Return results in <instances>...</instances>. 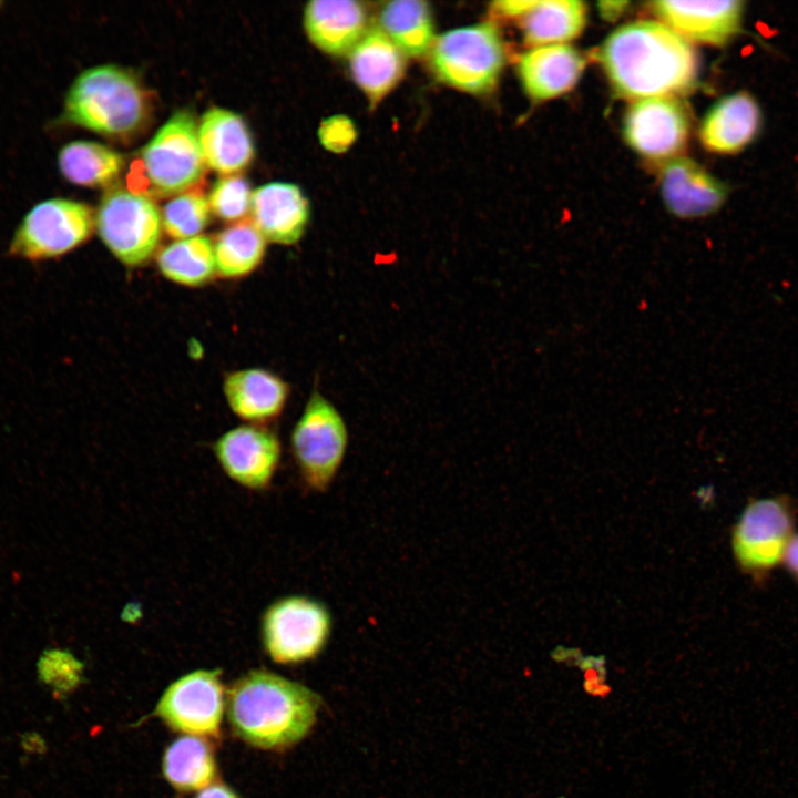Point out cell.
Masks as SVG:
<instances>
[{
	"instance_id": "13",
	"label": "cell",
	"mask_w": 798,
	"mask_h": 798,
	"mask_svg": "<svg viewBox=\"0 0 798 798\" xmlns=\"http://www.w3.org/2000/svg\"><path fill=\"white\" fill-rule=\"evenodd\" d=\"M214 453L225 473L249 489L269 485L280 459V442L264 426L242 424L223 433L214 444Z\"/></svg>"
},
{
	"instance_id": "30",
	"label": "cell",
	"mask_w": 798,
	"mask_h": 798,
	"mask_svg": "<svg viewBox=\"0 0 798 798\" xmlns=\"http://www.w3.org/2000/svg\"><path fill=\"white\" fill-rule=\"evenodd\" d=\"M35 669L38 681L48 687L55 698H64L83 681V664L68 649L50 647L42 651Z\"/></svg>"
},
{
	"instance_id": "3",
	"label": "cell",
	"mask_w": 798,
	"mask_h": 798,
	"mask_svg": "<svg viewBox=\"0 0 798 798\" xmlns=\"http://www.w3.org/2000/svg\"><path fill=\"white\" fill-rule=\"evenodd\" d=\"M149 114V101L139 81L113 64L95 65L71 83L57 124L108 136L137 131Z\"/></svg>"
},
{
	"instance_id": "29",
	"label": "cell",
	"mask_w": 798,
	"mask_h": 798,
	"mask_svg": "<svg viewBox=\"0 0 798 798\" xmlns=\"http://www.w3.org/2000/svg\"><path fill=\"white\" fill-rule=\"evenodd\" d=\"M208 198L200 191H188L172 198L162 212V226L174 239L201 235L211 219Z\"/></svg>"
},
{
	"instance_id": "31",
	"label": "cell",
	"mask_w": 798,
	"mask_h": 798,
	"mask_svg": "<svg viewBox=\"0 0 798 798\" xmlns=\"http://www.w3.org/2000/svg\"><path fill=\"white\" fill-rule=\"evenodd\" d=\"M249 182L241 175L218 178L209 193L211 211L221 219L234 222L243 218L250 209Z\"/></svg>"
},
{
	"instance_id": "2",
	"label": "cell",
	"mask_w": 798,
	"mask_h": 798,
	"mask_svg": "<svg viewBox=\"0 0 798 798\" xmlns=\"http://www.w3.org/2000/svg\"><path fill=\"white\" fill-rule=\"evenodd\" d=\"M319 696L308 687L267 671L237 679L227 694L235 734L264 749H283L303 739L316 722Z\"/></svg>"
},
{
	"instance_id": "10",
	"label": "cell",
	"mask_w": 798,
	"mask_h": 798,
	"mask_svg": "<svg viewBox=\"0 0 798 798\" xmlns=\"http://www.w3.org/2000/svg\"><path fill=\"white\" fill-rule=\"evenodd\" d=\"M794 529L795 510L788 498L749 501L732 532V549L738 566L755 579L768 575L784 561Z\"/></svg>"
},
{
	"instance_id": "4",
	"label": "cell",
	"mask_w": 798,
	"mask_h": 798,
	"mask_svg": "<svg viewBox=\"0 0 798 798\" xmlns=\"http://www.w3.org/2000/svg\"><path fill=\"white\" fill-rule=\"evenodd\" d=\"M206 164L198 142V125L187 111L175 112L142 149L132 170L136 193L170 196L196 184Z\"/></svg>"
},
{
	"instance_id": "38",
	"label": "cell",
	"mask_w": 798,
	"mask_h": 798,
	"mask_svg": "<svg viewBox=\"0 0 798 798\" xmlns=\"http://www.w3.org/2000/svg\"><path fill=\"white\" fill-rule=\"evenodd\" d=\"M611 693V687L606 684H598L590 695L595 697H606Z\"/></svg>"
},
{
	"instance_id": "37",
	"label": "cell",
	"mask_w": 798,
	"mask_h": 798,
	"mask_svg": "<svg viewBox=\"0 0 798 798\" xmlns=\"http://www.w3.org/2000/svg\"><path fill=\"white\" fill-rule=\"evenodd\" d=\"M196 798H238L233 790L224 785H213L201 790Z\"/></svg>"
},
{
	"instance_id": "34",
	"label": "cell",
	"mask_w": 798,
	"mask_h": 798,
	"mask_svg": "<svg viewBox=\"0 0 798 798\" xmlns=\"http://www.w3.org/2000/svg\"><path fill=\"white\" fill-rule=\"evenodd\" d=\"M536 0H503L493 2V10L502 17L521 18Z\"/></svg>"
},
{
	"instance_id": "20",
	"label": "cell",
	"mask_w": 798,
	"mask_h": 798,
	"mask_svg": "<svg viewBox=\"0 0 798 798\" xmlns=\"http://www.w3.org/2000/svg\"><path fill=\"white\" fill-rule=\"evenodd\" d=\"M584 66L581 52L563 43L525 52L519 59L518 73L526 94L535 101H544L570 91Z\"/></svg>"
},
{
	"instance_id": "6",
	"label": "cell",
	"mask_w": 798,
	"mask_h": 798,
	"mask_svg": "<svg viewBox=\"0 0 798 798\" xmlns=\"http://www.w3.org/2000/svg\"><path fill=\"white\" fill-rule=\"evenodd\" d=\"M436 75L448 85L474 94L492 90L504 64V49L491 23L444 32L431 47Z\"/></svg>"
},
{
	"instance_id": "18",
	"label": "cell",
	"mask_w": 798,
	"mask_h": 798,
	"mask_svg": "<svg viewBox=\"0 0 798 798\" xmlns=\"http://www.w3.org/2000/svg\"><path fill=\"white\" fill-rule=\"evenodd\" d=\"M289 391L283 378L257 367L232 371L223 381V395L231 411L249 424L263 426L278 418Z\"/></svg>"
},
{
	"instance_id": "35",
	"label": "cell",
	"mask_w": 798,
	"mask_h": 798,
	"mask_svg": "<svg viewBox=\"0 0 798 798\" xmlns=\"http://www.w3.org/2000/svg\"><path fill=\"white\" fill-rule=\"evenodd\" d=\"M630 3L627 1H602L598 2V11L601 16L608 20H616Z\"/></svg>"
},
{
	"instance_id": "7",
	"label": "cell",
	"mask_w": 798,
	"mask_h": 798,
	"mask_svg": "<svg viewBox=\"0 0 798 798\" xmlns=\"http://www.w3.org/2000/svg\"><path fill=\"white\" fill-rule=\"evenodd\" d=\"M295 463L304 484L311 491L330 488L348 447L347 426L336 407L313 391L290 436Z\"/></svg>"
},
{
	"instance_id": "8",
	"label": "cell",
	"mask_w": 798,
	"mask_h": 798,
	"mask_svg": "<svg viewBox=\"0 0 798 798\" xmlns=\"http://www.w3.org/2000/svg\"><path fill=\"white\" fill-rule=\"evenodd\" d=\"M98 234L124 266L144 265L156 252L162 235V214L146 195L113 188L100 201L95 215Z\"/></svg>"
},
{
	"instance_id": "26",
	"label": "cell",
	"mask_w": 798,
	"mask_h": 798,
	"mask_svg": "<svg viewBox=\"0 0 798 798\" xmlns=\"http://www.w3.org/2000/svg\"><path fill=\"white\" fill-rule=\"evenodd\" d=\"M381 30L411 57L428 52L434 42V27L429 4L421 0L388 2L379 16Z\"/></svg>"
},
{
	"instance_id": "23",
	"label": "cell",
	"mask_w": 798,
	"mask_h": 798,
	"mask_svg": "<svg viewBox=\"0 0 798 798\" xmlns=\"http://www.w3.org/2000/svg\"><path fill=\"white\" fill-rule=\"evenodd\" d=\"M586 23V7L580 0H545L520 18L524 41L533 48L563 44L576 38Z\"/></svg>"
},
{
	"instance_id": "19",
	"label": "cell",
	"mask_w": 798,
	"mask_h": 798,
	"mask_svg": "<svg viewBox=\"0 0 798 798\" xmlns=\"http://www.w3.org/2000/svg\"><path fill=\"white\" fill-rule=\"evenodd\" d=\"M198 142L206 166L224 175L244 170L254 158V143L237 113L211 108L198 124Z\"/></svg>"
},
{
	"instance_id": "17",
	"label": "cell",
	"mask_w": 798,
	"mask_h": 798,
	"mask_svg": "<svg viewBox=\"0 0 798 798\" xmlns=\"http://www.w3.org/2000/svg\"><path fill=\"white\" fill-rule=\"evenodd\" d=\"M249 213L266 241L291 245L305 233L309 205L297 185L273 182L253 191Z\"/></svg>"
},
{
	"instance_id": "40",
	"label": "cell",
	"mask_w": 798,
	"mask_h": 798,
	"mask_svg": "<svg viewBox=\"0 0 798 798\" xmlns=\"http://www.w3.org/2000/svg\"><path fill=\"white\" fill-rule=\"evenodd\" d=\"M1 4V3H0Z\"/></svg>"
},
{
	"instance_id": "33",
	"label": "cell",
	"mask_w": 798,
	"mask_h": 798,
	"mask_svg": "<svg viewBox=\"0 0 798 798\" xmlns=\"http://www.w3.org/2000/svg\"><path fill=\"white\" fill-rule=\"evenodd\" d=\"M19 746L30 757H43L49 748L45 737L37 730L23 732L19 737Z\"/></svg>"
},
{
	"instance_id": "24",
	"label": "cell",
	"mask_w": 798,
	"mask_h": 798,
	"mask_svg": "<svg viewBox=\"0 0 798 798\" xmlns=\"http://www.w3.org/2000/svg\"><path fill=\"white\" fill-rule=\"evenodd\" d=\"M61 176L83 187H102L113 183L124 166L123 156L111 147L93 141H73L58 152Z\"/></svg>"
},
{
	"instance_id": "14",
	"label": "cell",
	"mask_w": 798,
	"mask_h": 798,
	"mask_svg": "<svg viewBox=\"0 0 798 798\" xmlns=\"http://www.w3.org/2000/svg\"><path fill=\"white\" fill-rule=\"evenodd\" d=\"M652 10L688 42L723 45L743 31L745 2L661 0L652 2Z\"/></svg>"
},
{
	"instance_id": "15",
	"label": "cell",
	"mask_w": 798,
	"mask_h": 798,
	"mask_svg": "<svg viewBox=\"0 0 798 798\" xmlns=\"http://www.w3.org/2000/svg\"><path fill=\"white\" fill-rule=\"evenodd\" d=\"M763 127V112L755 96L737 91L719 99L699 127L703 146L717 154H736L749 146Z\"/></svg>"
},
{
	"instance_id": "22",
	"label": "cell",
	"mask_w": 798,
	"mask_h": 798,
	"mask_svg": "<svg viewBox=\"0 0 798 798\" xmlns=\"http://www.w3.org/2000/svg\"><path fill=\"white\" fill-rule=\"evenodd\" d=\"M352 79L372 105L402 78L406 62L401 50L381 29H370L350 51Z\"/></svg>"
},
{
	"instance_id": "9",
	"label": "cell",
	"mask_w": 798,
	"mask_h": 798,
	"mask_svg": "<svg viewBox=\"0 0 798 798\" xmlns=\"http://www.w3.org/2000/svg\"><path fill=\"white\" fill-rule=\"evenodd\" d=\"M334 628L329 608L305 596L282 597L262 618V638L268 656L278 664H298L318 656Z\"/></svg>"
},
{
	"instance_id": "25",
	"label": "cell",
	"mask_w": 798,
	"mask_h": 798,
	"mask_svg": "<svg viewBox=\"0 0 798 798\" xmlns=\"http://www.w3.org/2000/svg\"><path fill=\"white\" fill-rule=\"evenodd\" d=\"M156 265L166 279L185 287H201L216 274L213 241L205 235L177 239L165 246Z\"/></svg>"
},
{
	"instance_id": "28",
	"label": "cell",
	"mask_w": 798,
	"mask_h": 798,
	"mask_svg": "<svg viewBox=\"0 0 798 798\" xmlns=\"http://www.w3.org/2000/svg\"><path fill=\"white\" fill-rule=\"evenodd\" d=\"M163 774L167 781L182 791L208 787L215 777V759L208 744L185 735L174 740L163 756Z\"/></svg>"
},
{
	"instance_id": "36",
	"label": "cell",
	"mask_w": 798,
	"mask_h": 798,
	"mask_svg": "<svg viewBox=\"0 0 798 798\" xmlns=\"http://www.w3.org/2000/svg\"><path fill=\"white\" fill-rule=\"evenodd\" d=\"M782 562L789 573L798 580V534L791 539Z\"/></svg>"
},
{
	"instance_id": "5",
	"label": "cell",
	"mask_w": 798,
	"mask_h": 798,
	"mask_svg": "<svg viewBox=\"0 0 798 798\" xmlns=\"http://www.w3.org/2000/svg\"><path fill=\"white\" fill-rule=\"evenodd\" d=\"M95 226L86 204L52 197L34 204L21 218L8 246V256L33 264L59 259L82 246Z\"/></svg>"
},
{
	"instance_id": "27",
	"label": "cell",
	"mask_w": 798,
	"mask_h": 798,
	"mask_svg": "<svg viewBox=\"0 0 798 798\" xmlns=\"http://www.w3.org/2000/svg\"><path fill=\"white\" fill-rule=\"evenodd\" d=\"M266 238L252 222H237L213 241L217 276L238 279L252 274L263 262Z\"/></svg>"
},
{
	"instance_id": "12",
	"label": "cell",
	"mask_w": 798,
	"mask_h": 798,
	"mask_svg": "<svg viewBox=\"0 0 798 798\" xmlns=\"http://www.w3.org/2000/svg\"><path fill=\"white\" fill-rule=\"evenodd\" d=\"M689 132L688 111L675 96L635 101L623 123L630 146L651 160H673L686 146Z\"/></svg>"
},
{
	"instance_id": "21",
	"label": "cell",
	"mask_w": 798,
	"mask_h": 798,
	"mask_svg": "<svg viewBox=\"0 0 798 798\" xmlns=\"http://www.w3.org/2000/svg\"><path fill=\"white\" fill-rule=\"evenodd\" d=\"M304 25L321 51L341 55L350 53L367 32V11L358 1L315 0L305 8Z\"/></svg>"
},
{
	"instance_id": "39",
	"label": "cell",
	"mask_w": 798,
	"mask_h": 798,
	"mask_svg": "<svg viewBox=\"0 0 798 798\" xmlns=\"http://www.w3.org/2000/svg\"><path fill=\"white\" fill-rule=\"evenodd\" d=\"M557 798H564V797H557Z\"/></svg>"
},
{
	"instance_id": "16",
	"label": "cell",
	"mask_w": 798,
	"mask_h": 798,
	"mask_svg": "<svg viewBox=\"0 0 798 798\" xmlns=\"http://www.w3.org/2000/svg\"><path fill=\"white\" fill-rule=\"evenodd\" d=\"M666 207L682 218H696L718 211L727 198V186L698 163L686 157L667 162L661 175Z\"/></svg>"
},
{
	"instance_id": "32",
	"label": "cell",
	"mask_w": 798,
	"mask_h": 798,
	"mask_svg": "<svg viewBox=\"0 0 798 798\" xmlns=\"http://www.w3.org/2000/svg\"><path fill=\"white\" fill-rule=\"evenodd\" d=\"M318 137L326 150L342 153L356 141L357 129L352 120L347 115H332L321 121Z\"/></svg>"
},
{
	"instance_id": "11",
	"label": "cell",
	"mask_w": 798,
	"mask_h": 798,
	"mask_svg": "<svg viewBox=\"0 0 798 798\" xmlns=\"http://www.w3.org/2000/svg\"><path fill=\"white\" fill-rule=\"evenodd\" d=\"M224 709L218 671H196L175 681L162 695L156 714L191 736H217Z\"/></svg>"
},
{
	"instance_id": "1",
	"label": "cell",
	"mask_w": 798,
	"mask_h": 798,
	"mask_svg": "<svg viewBox=\"0 0 798 798\" xmlns=\"http://www.w3.org/2000/svg\"><path fill=\"white\" fill-rule=\"evenodd\" d=\"M598 60L614 91L635 101L686 93L698 79L696 51L662 22L618 28L604 41Z\"/></svg>"
}]
</instances>
